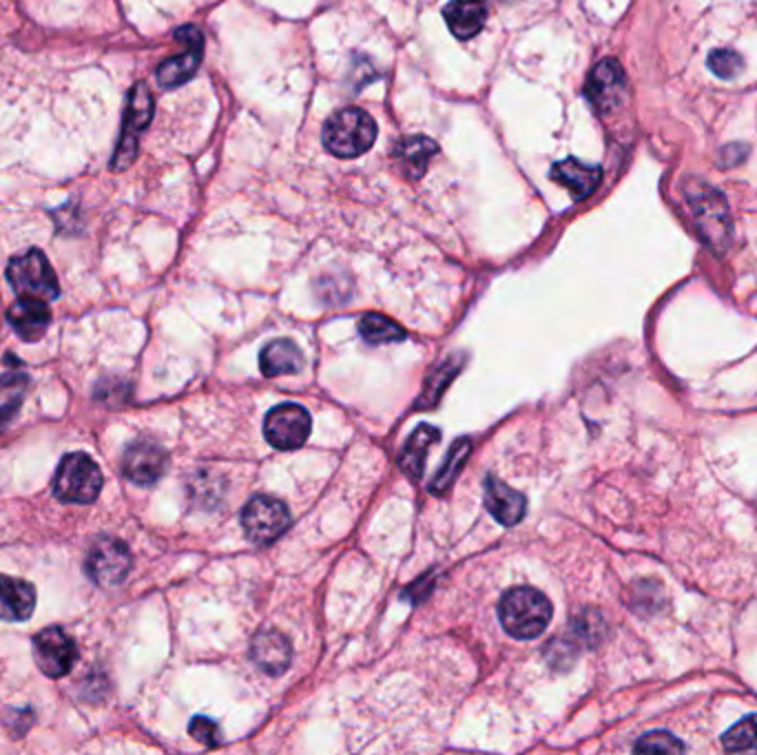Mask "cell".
Returning a JSON list of instances; mask_svg holds the SVG:
<instances>
[{"mask_svg": "<svg viewBox=\"0 0 757 755\" xmlns=\"http://www.w3.org/2000/svg\"><path fill=\"white\" fill-rule=\"evenodd\" d=\"M551 603L534 587H514L505 594L499 605V616L505 632L520 640L538 638L551 623Z\"/></svg>", "mask_w": 757, "mask_h": 755, "instance_id": "obj_1", "label": "cell"}, {"mask_svg": "<svg viewBox=\"0 0 757 755\" xmlns=\"http://www.w3.org/2000/svg\"><path fill=\"white\" fill-rule=\"evenodd\" d=\"M685 196L703 238L718 251L727 249L731 240V213L725 196L696 178L685 185Z\"/></svg>", "mask_w": 757, "mask_h": 755, "instance_id": "obj_2", "label": "cell"}, {"mask_svg": "<svg viewBox=\"0 0 757 755\" xmlns=\"http://www.w3.org/2000/svg\"><path fill=\"white\" fill-rule=\"evenodd\" d=\"M323 147L337 158H357L377 140L375 118L357 107L335 111L323 127Z\"/></svg>", "mask_w": 757, "mask_h": 755, "instance_id": "obj_3", "label": "cell"}, {"mask_svg": "<svg viewBox=\"0 0 757 755\" xmlns=\"http://www.w3.org/2000/svg\"><path fill=\"white\" fill-rule=\"evenodd\" d=\"M102 490V473L98 464L82 453L67 455L53 479V495L64 504H93Z\"/></svg>", "mask_w": 757, "mask_h": 755, "instance_id": "obj_4", "label": "cell"}, {"mask_svg": "<svg viewBox=\"0 0 757 755\" xmlns=\"http://www.w3.org/2000/svg\"><path fill=\"white\" fill-rule=\"evenodd\" d=\"M7 279L11 288L20 297H33V299H56L60 292L58 277L44 257V252L38 249L18 255L7 266Z\"/></svg>", "mask_w": 757, "mask_h": 755, "instance_id": "obj_5", "label": "cell"}, {"mask_svg": "<svg viewBox=\"0 0 757 755\" xmlns=\"http://www.w3.org/2000/svg\"><path fill=\"white\" fill-rule=\"evenodd\" d=\"M151 120H153V96L145 82H138L129 93L122 136H120L113 165H111L113 171H122L131 167L140 149V133L149 127Z\"/></svg>", "mask_w": 757, "mask_h": 755, "instance_id": "obj_6", "label": "cell"}, {"mask_svg": "<svg viewBox=\"0 0 757 755\" xmlns=\"http://www.w3.org/2000/svg\"><path fill=\"white\" fill-rule=\"evenodd\" d=\"M310 415L297 404L275 406L263 419V437L277 450H297L310 437Z\"/></svg>", "mask_w": 757, "mask_h": 755, "instance_id": "obj_7", "label": "cell"}, {"mask_svg": "<svg viewBox=\"0 0 757 755\" xmlns=\"http://www.w3.org/2000/svg\"><path fill=\"white\" fill-rule=\"evenodd\" d=\"M84 569L100 587H116L131 569V552L118 538H100L91 545Z\"/></svg>", "mask_w": 757, "mask_h": 755, "instance_id": "obj_8", "label": "cell"}, {"mask_svg": "<svg viewBox=\"0 0 757 755\" xmlns=\"http://www.w3.org/2000/svg\"><path fill=\"white\" fill-rule=\"evenodd\" d=\"M176 38L187 49L180 56L169 58L158 67V82L165 89H176V87L189 82L196 76V71L202 62V56H205V36L198 27H193V24L180 27L176 31Z\"/></svg>", "mask_w": 757, "mask_h": 755, "instance_id": "obj_9", "label": "cell"}, {"mask_svg": "<svg viewBox=\"0 0 757 755\" xmlns=\"http://www.w3.org/2000/svg\"><path fill=\"white\" fill-rule=\"evenodd\" d=\"M242 525L252 543L266 545L288 529L290 511L275 497H255L242 511Z\"/></svg>", "mask_w": 757, "mask_h": 755, "instance_id": "obj_10", "label": "cell"}, {"mask_svg": "<svg viewBox=\"0 0 757 755\" xmlns=\"http://www.w3.org/2000/svg\"><path fill=\"white\" fill-rule=\"evenodd\" d=\"M585 93L589 102L602 113H609L622 107L627 98V78H625L620 62L614 58L600 60L587 78Z\"/></svg>", "mask_w": 757, "mask_h": 755, "instance_id": "obj_11", "label": "cell"}, {"mask_svg": "<svg viewBox=\"0 0 757 755\" xmlns=\"http://www.w3.org/2000/svg\"><path fill=\"white\" fill-rule=\"evenodd\" d=\"M33 658L44 676L62 678L78 658L76 643L60 627H47L33 638Z\"/></svg>", "mask_w": 757, "mask_h": 755, "instance_id": "obj_12", "label": "cell"}, {"mask_svg": "<svg viewBox=\"0 0 757 755\" xmlns=\"http://www.w3.org/2000/svg\"><path fill=\"white\" fill-rule=\"evenodd\" d=\"M169 457L162 446L151 439L133 441L122 457V473L138 486H153L167 473Z\"/></svg>", "mask_w": 757, "mask_h": 755, "instance_id": "obj_13", "label": "cell"}, {"mask_svg": "<svg viewBox=\"0 0 757 755\" xmlns=\"http://www.w3.org/2000/svg\"><path fill=\"white\" fill-rule=\"evenodd\" d=\"M7 319L24 341H36L49 328L51 310H49L44 299L20 297L16 304L9 306Z\"/></svg>", "mask_w": 757, "mask_h": 755, "instance_id": "obj_14", "label": "cell"}, {"mask_svg": "<svg viewBox=\"0 0 757 755\" xmlns=\"http://www.w3.org/2000/svg\"><path fill=\"white\" fill-rule=\"evenodd\" d=\"M251 656L255 665L268 674V676H279L288 669L292 652L290 643L283 634L279 632H259L251 643Z\"/></svg>", "mask_w": 757, "mask_h": 755, "instance_id": "obj_15", "label": "cell"}, {"mask_svg": "<svg viewBox=\"0 0 757 755\" xmlns=\"http://www.w3.org/2000/svg\"><path fill=\"white\" fill-rule=\"evenodd\" d=\"M551 178L562 185L574 196V200H585L598 189L602 171L598 167L582 165L576 158H567L551 167Z\"/></svg>", "mask_w": 757, "mask_h": 755, "instance_id": "obj_16", "label": "cell"}, {"mask_svg": "<svg viewBox=\"0 0 757 755\" xmlns=\"http://www.w3.org/2000/svg\"><path fill=\"white\" fill-rule=\"evenodd\" d=\"M486 507L501 525H516L525 516L527 501L520 493L511 490L501 479L490 475L486 479Z\"/></svg>", "mask_w": 757, "mask_h": 755, "instance_id": "obj_17", "label": "cell"}, {"mask_svg": "<svg viewBox=\"0 0 757 755\" xmlns=\"http://www.w3.org/2000/svg\"><path fill=\"white\" fill-rule=\"evenodd\" d=\"M36 607L33 585L0 574V618L2 620H27Z\"/></svg>", "mask_w": 757, "mask_h": 755, "instance_id": "obj_18", "label": "cell"}, {"mask_svg": "<svg viewBox=\"0 0 757 755\" xmlns=\"http://www.w3.org/2000/svg\"><path fill=\"white\" fill-rule=\"evenodd\" d=\"M444 16L450 31L459 40H468L475 38L486 27L488 7L484 0H452L444 9Z\"/></svg>", "mask_w": 757, "mask_h": 755, "instance_id": "obj_19", "label": "cell"}, {"mask_svg": "<svg viewBox=\"0 0 757 755\" xmlns=\"http://www.w3.org/2000/svg\"><path fill=\"white\" fill-rule=\"evenodd\" d=\"M259 368L266 377L292 375L303 368V355L290 339H275L263 346L259 355Z\"/></svg>", "mask_w": 757, "mask_h": 755, "instance_id": "obj_20", "label": "cell"}, {"mask_svg": "<svg viewBox=\"0 0 757 755\" xmlns=\"http://www.w3.org/2000/svg\"><path fill=\"white\" fill-rule=\"evenodd\" d=\"M439 439H441V433H439L437 428H432V426H428V424L419 426V428L412 433V437L408 439V444L404 446V453H401V459H399L401 468H404L410 477L419 479V477L424 475V466H426L428 450H430Z\"/></svg>", "mask_w": 757, "mask_h": 755, "instance_id": "obj_21", "label": "cell"}, {"mask_svg": "<svg viewBox=\"0 0 757 755\" xmlns=\"http://www.w3.org/2000/svg\"><path fill=\"white\" fill-rule=\"evenodd\" d=\"M397 153L401 158V162L408 169L410 178H421L428 169V160L437 153V142L426 138V136H412L399 142Z\"/></svg>", "mask_w": 757, "mask_h": 755, "instance_id": "obj_22", "label": "cell"}, {"mask_svg": "<svg viewBox=\"0 0 757 755\" xmlns=\"http://www.w3.org/2000/svg\"><path fill=\"white\" fill-rule=\"evenodd\" d=\"M27 390L29 377L24 372H7L0 377V428L16 417Z\"/></svg>", "mask_w": 757, "mask_h": 755, "instance_id": "obj_23", "label": "cell"}, {"mask_svg": "<svg viewBox=\"0 0 757 755\" xmlns=\"http://www.w3.org/2000/svg\"><path fill=\"white\" fill-rule=\"evenodd\" d=\"M359 332L368 344H395L406 339V330L386 315L368 312L359 319Z\"/></svg>", "mask_w": 757, "mask_h": 755, "instance_id": "obj_24", "label": "cell"}, {"mask_svg": "<svg viewBox=\"0 0 757 755\" xmlns=\"http://www.w3.org/2000/svg\"><path fill=\"white\" fill-rule=\"evenodd\" d=\"M470 450H472V441H470V439H459V441L452 446V450H450V455H448L444 468L439 470V475H437L435 481L430 484V493L444 495L446 490H450V486L455 484V479H457V475L461 473L464 464L468 461Z\"/></svg>", "mask_w": 757, "mask_h": 755, "instance_id": "obj_25", "label": "cell"}, {"mask_svg": "<svg viewBox=\"0 0 757 755\" xmlns=\"http://www.w3.org/2000/svg\"><path fill=\"white\" fill-rule=\"evenodd\" d=\"M723 745L729 754H757V716L731 727L723 736Z\"/></svg>", "mask_w": 757, "mask_h": 755, "instance_id": "obj_26", "label": "cell"}, {"mask_svg": "<svg viewBox=\"0 0 757 755\" xmlns=\"http://www.w3.org/2000/svg\"><path fill=\"white\" fill-rule=\"evenodd\" d=\"M709 69L718 76V78H725V80H734L743 73L745 69V60L738 51L734 49H716L711 51L709 56Z\"/></svg>", "mask_w": 757, "mask_h": 755, "instance_id": "obj_27", "label": "cell"}, {"mask_svg": "<svg viewBox=\"0 0 757 755\" xmlns=\"http://www.w3.org/2000/svg\"><path fill=\"white\" fill-rule=\"evenodd\" d=\"M636 752L640 754H680L685 752V745L665 734V732H656V734H647L645 738H640V743L636 745Z\"/></svg>", "mask_w": 757, "mask_h": 755, "instance_id": "obj_28", "label": "cell"}, {"mask_svg": "<svg viewBox=\"0 0 757 755\" xmlns=\"http://www.w3.org/2000/svg\"><path fill=\"white\" fill-rule=\"evenodd\" d=\"M459 368H461V366H457V364H446V368L439 370V372L435 375V381H437V384H430V381H428V388H426V395H424V401H428L426 406H435V404H437V399L444 395L446 386L455 379V375L459 372Z\"/></svg>", "mask_w": 757, "mask_h": 755, "instance_id": "obj_29", "label": "cell"}, {"mask_svg": "<svg viewBox=\"0 0 757 755\" xmlns=\"http://www.w3.org/2000/svg\"><path fill=\"white\" fill-rule=\"evenodd\" d=\"M189 734H191L198 743H202V745H207V747L220 745V727H218L213 721H209V718H202V716L193 718V723H191V727H189Z\"/></svg>", "mask_w": 757, "mask_h": 755, "instance_id": "obj_30", "label": "cell"}, {"mask_svg": "<svg viewBox=\"0 0 757 755\" xmlns=\"http://www.w3.org/2000/svg\"><path fill=\"white\" fill-rule=\"evenodd\" d=\"M747 156V149H743L740 145H729L725 151H723V165H727V167H734V165H738V162H743V158Z\"/></svg>", "mask_w": 757, "mask_h": 755, "instance_id": "obj_31", "label": "cell"}]
</instances>
